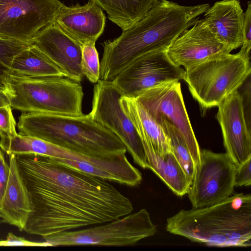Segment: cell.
Masks as SVG:
<instances>
[{"label":"cell","mask_w":251,"mask_h":251,"mask_svg":"<svg viewBox=\"0 0 251 251\" xmlns=\"http://www.w3.org/2000/svg\"><path fill=\"white\" fill-rule=\"evenodd\" d=\"M156 226L146 209L101 226L67 231L43 238L46 247L77 245L125 246L154 235Z\"/></svg>","instance_id":"cell-7"},{"label":"cell","mask_w":251,"mask_h":251,"mask_svg":"<svg viewBox=\"0 0 251 251\" xmlns=\"http://www.w3.org/2000/svg\"><path fill=\"white\" fill-rule=\"evenodd\" d=\"M166 230L191 241L220 247L251 246V195L235 194L210 206L182 209Z\"/></svg>","instance_id":"cell-3"},{"label":"cell","mask_w":251,"mask_h":251,"mask_svg":"<svg viewBox=\"0 0 251 251\" xmlns=\"http://www.w3.org/2000/svg\"><path fill=\"white\" fill-rule=\"evenodd\" d=\"M2 151V150H1L0 147V153Z\"/></svg>","instance_id":"cell-34"},{"label":"cell","mask_w":251,"mask_h":251,"mask_svg":"<svg viewBox=\"0 0 251 251\" xmlns=\"http://www.w3.org/2000/svg\"><path fill=\"white\" fill-rule=\"evenodd\" d=\"M184 80L193 97L203 109L218 106L237 91L251 75L250 60L224 53L185 70Z\"/></svg>","instance_id":"cell-6"},{"label":"cell","mask_w":251,"mask_h":251,"mask_svg":"<svg viewBox=\"0 0 251 251\" xmlns=\"http://www.w3.org/2000/svg\"><path fill=\"white\" fill-rule=\"evenodd\" d=\"M216 118L220 125L227 154L238 166L251 157V133L244 112L242 97L238 90L218 106Z\"/></svg>","instance_id":"cell-13"},{"label":"cell","mask_w":251,"mask_h":251,"mask_svg":"<svg viewBox=\"0 0 251 251\" xmlns=\"http://www.w3.org/2000/svg\"><path fill=\"white\" fill-rule=\"evenodd\" d=\"M5 223L3 218H2V217L0 216V225L2 223Z\"/></svg>","instance_id":"cell-33"},{"label":"cell","mask_w":251,"mask_h":251,"mask_svg":"<svg viewBox=\"0 0 251 251\" xmlns=\"http://www.w3.org/2000/svg\"><path fill=\"white\" fill-rule=\"evenodd\" d=\"M143 146L148 169L153 171L176 195L181 197L187 194L192 180L172 151L159 155L149 147Z\"/></svg>","instance_id":"cell-21"},{"label":"cell","mask_w":251,"mask_h":251,"mask_svg":"<svg viewBox=\"0 0 251 251\" xmlns=\"http://www.w3.org/2000/svg\"><path fill=\"white\" fill-rule=\"evenodd\" d=\"M9 75L29 77L65 76L57 66L32 45L15 56Z\"/></svg>","instance_id":"cell-23"},{"label":"cell","mask_w":251,"mask_h":251,"mask_svg":"<svg viewBox=\"0 0 251 251\" xmlns=\"http://www.w3.org/2000/svg\"><path fill=\"white\" fill-rule=\"evenodd\" d=\"M11 108L10 105L0 107V147L5 152L10 139L17 134Z\"/></svg>","instance_id":"cell-27"},{"label":"cell","mask_w":251,"mask_h":251,"mask_svg":"<svg viewBox=\"0 0 251 251\" xmlns=\"http://www.w3.org/2000/svg\"><path fill=\"white\" fill-rule=\"evenodd\" d=\"M124 111L132 123L143 145L163 155L172 151L169 137L163 127L135 99L122 96L120 100Z\"/></svg>","instance_id":"cell-20"},{"label":"cell","mask_w":251,"mask_h":251,"mask_svg":"<svg viewBox=\"0 0 251 251\" xmlns=\"http://www.w3.org/2000/svg\"><path fill=\"white\" fill-rule=\"evenodd\" d=\"M32 211L24 231L43 238L117 220L132 212L130 200L106 180L38 154L16 155Z\"/></svg>","instance_id":"cell-1"},{"label":"cell","mask_w":251,"mask_h":251,"mask_svg":"<svg viewBox=\"0 0 251 251\" xmlns=\"http://www.w3.org/2000/svg\"><path fill=\"white\" fill-rule=\"evenodd\" d=\"M185 71L173 63L166 50L146 53L135 59L111 80L122 96L135 98L163 82L183 79Z\"/></svg>","instance_id":"cell-12"},{"label":"cell","mask_w":251,"mask_h":251,"mask_svg":"<svg viewBox=\"0 0 251 251\" xmlns=\"http://www.w3.org/2000/svg\"><path fill=\"white\" fill-rule=\"evenodd\" d=\"M244 12L238 0L215 2L204 13V23L230 51L241 47Z\"/></svg>","instance_id":"cell-17"},{"label":"cell","mask_w":251,"mask_h":251,"mask_svg":"<svg viewBox=\"0 0 251 251\" xmlns=\"http://www.w3.org/2000/svg\"><path fill=\"white\" fill-rule=\"evenodd\" d=\"M30 45L0 37V89L5 93L10 68L14 58Z\"/></svg>","instance_id":"cell-25"},{"label":"cell","mask_w":251,"mask_h":251,"mask_svg":"<svg viewBox=\"0 0 251 251\" xmlns=\"http://www.w3.org/2000/svg\"><path fill=\"white\" fill-rule=\"evenodd\" d=\"M121 97L111 80L100 79L94 87L92 109L89 114L93 120L120 139L137 164L148 169L142 143L121 107Z\"/></svg>","instance_id":"cell-9"},{"label":"cell","mask_w":251,"mask_h":251,"mask_svg":"<svg viewBox=\"0 0 251 251\" xmlns=\"http://www.w3.org/2000/svg\"><path fill=\"white\" fill-rule=\"evenodd\" d=\"M210 7L208 3L184 6L160 0L131 28L117 38L104 41L100 79L112 80L130 63L146 53L166 50Z\"/></svg>","instance_id":"cell-2"},{"label":"cell","mask_w":251,"mask_h":251,"mask_svg":"<svg viewBox=\"0 0 251 251\" xmlns=\"http://www.w3.org/2000/svg\"><path fill=\"white\" fill-rule=\"evenodd\" d=\"M53 159L63 165L93 176L130 186L139 185L142 179L141 173L128 161L126 154L93 157L81 161Z\"/></svg>","instance_id":"cell-19"},{"label":"cell","mask_w":251,"mask_h":251,"mask_svg":"<svg viewBox=\"0 0 251 251\" xmlns=\"http://www.w3.org/2000/svg\"><path fill=\"white\" fill-rule=\"evenodd\" d=\"M237 168L227 153L201 150L200 161L187 193L193 208L216 204L231 196Z\"/></svg>","instance_id":"cell-8"},{"label":"cell","mask_w":251,"mask_h":251,"mask_svg":"<svg viewBox=\"0 0 251 251\" xmlns=\"http://www.w3.org/2000/svg\"><path fill=\"white\" fill-rule=\"evenodd\" d=\"M230 52L200 19L176 38L166 50L172 62L185 70L215 56Z\"/></svg>","instance_id":"cell-14"},{"label":"cell","mask_w":251,"mask_h":251,"mask_svg":"<svg viewBox=\"0 0 251 251\" xmlns=\"http://www.w3.org/2000/svg\"><path fill=\"white\" fill-rule=\"evenodd\" d=\"M17 127L21 135L91 156L107 157L127 151L117 136L93 120L89 114L74 116L24 112L19 117Z\"/></svg>","instance_id":"cell-4"},{"label":"cell","mask_w":251,"mask_h":251,"mask_svg":"<svg viewBox=\"0 0 251 251\" xmlns=\"http://www.w3.org/2000/svg\"><path fill=\"white\" fill-rule=\"evenodd\" d=\"M6 94L10 105L23 112L74 116L83 114L82 86L65 76L29 77L9 75Z\"/></svg>","instance_id":"cell-5"},{"label":"cell","mask_w":251,"mask_h":251,"mask_svg":"<svg viewBox=\"0 0 251 251\" xmlns=\"http://www.w3.org/2000/svg\"><path fill=\"white\" fill-rule=\"evenodd\" d=\"M251 157L237 166L235 174V186H248L251 184Z\"/></svg>","instance_id":"cell-29"},{"label":"cell","mask_w":251,"mask_h":251,"mask_svg":"<svg viewBox=\"0 0 251 251\" xmlns=\"http://www.w3.org/2000/svg\"><path fill=\"white\" fill-rule=\"evenodd\" d=\"M159 124L169 137L172 152L185 173L192 180L196 166L182 135L166 120H162Z\"/></svg>","instance_id":"cell-24"},{"label":"cell","mask_w":251,"mask_h":251,"mask_svg":"<svg viewBox=\"0 0 251 251\" xmlns=\"http://www.w3.org/2000/svg\"><path fill=\"white\" fill-rule=\"evenodd\" d=\"M53 22L65 33L81 46L95 43L103 33L105 16L102 9L89 0L83 5L78 3L64 5Z\"/></svg>","instance_id":"cell-16"},{"label":"cell","mask_w":251,"mask_h":251,"mask_svg":"<svg viewBox=\"0 0 251 251\" xmlns=\"http://www.w3.org/2000/svg\"><path fill=\"white\" fill-rule=\"evenodd\" d=\"M8 155L9 175L0 205V215L5 223L23 231L32 211V201L16 155Z\"/></svg>","instance_id":"cell-18"},{"label":"cell","mask_w":251,"mask_h":251,"mask_svg":"<svg viewBox=\"0 0 251 251\" xmlns=\"http://www.w3.org/2000/svg\"><path fill=\"white\" fill-rule=\"evenodd\" d=\"M251 3L248 2V6L244 12V19L242 31L243 43L238 52L244 57L250 59L251 48Z\"/></svg>","instance_id":"cell-28"},{"label":"cell","mask_w":251,"mask_h":251,"mask_svg":"<svg viewBox=\"0 0 251 251\" xmlns=\"http://www.w3.org/2000/svg\"><path fill=\"white\" fill-rule=\"evenodd\" d=\"M9 165L3 151L0 153V205L8 183Z\"/></svg>","instance_id":"cell-31"},{"label":"cell","mask_w":251,"mask_h":251,"mask_svg":"<svg viewBox=\"0 0 251 251\" xmlns=\"http://www.w3.org/2000/svg\"><path fill=\"white\" fill-rule=\"evenodd\" d=\"M64 5L58 0H0V37L31 45Z\"/></svg>","instance_id":"cell-10"},{"label":"cell","mask_w":251,"mask_h":251,"mask_svg":"<svg viewBox=\"0 0 251 251\" xmlns=\"http://www.w3.org/2000/svg\"><path fill=\"white\" fill-rule=\"evenodd\" d=\"M81 69L84 76L92 83L100 79V62L95 43H87L82 46Z\"/></svg>","instance_id":"cell-26"},{"label":"cell","mask_w":251,"mask_h":251,"mask_svg":"<svg viewBox=\"0 0 251 251\" xmlns=\"http://www.w3.org/2000/svg\"><path fill=\"white\" fill-rule=\"evenodd\" d=\"M123 31L133 27L160 0H91Z\"/></svg>","instance_id":"cell-22"},{"label":"cell","mask_w":251,"mask_h":251,"mask_svg":"<svg viewBox=\"0 0 251 251\" xmlns=\"http://www.w3.org/2000/svg\"><path fill=\"white\" fill-rule=\"evenodd\" d=\"M0 246L46 247L44 242H32L25 238L18 237L11 232L8 233L5 240L0 241Z\"/></svg>","instance_id":"cell-30"},{"label":"cell","mask_w":251,"mask_h":251,"mask_svg":"<svg viewBox=\"0 0 251 251\" xmlns=\"http://www.w3.org/2000/svg\"><path fill=\"white\" fill-rule=\"evenodd\" d=\"M10 105L9 98L5 92L0 89V107Z\"/></svg>","instance_id":"cell-32"},{"label":"cell","mask_w":251,"mask_h":251,"mask_svg":"<svg viewBox=\"0 0 251 251\" xmlns=\"http://www.w3.org/2000/svg\"><path fill=\"white\" fill-rule=\"evenodd\" d=\"M44 53L64 74L80 82L82 46L61 30L53 22L41 29L32 44Z\"/></svg>","instance_id":"cell-15"},{"label":"cell","mask_w":251,"mask_h":251,"mask_svg":"<svg viewBox=\"0 0 251 251\" xmlns=\"http://www.w3.org/2000/svg\"><path fill=\"white\" fill-rule=\"evenodd\" d=\"M134 99L158 124L166 120L180 131L196 167L201 150L185 108L180 82L161 83L143 91Z\"/></svg>","instance_id":"cell-11"}]
</instances>
